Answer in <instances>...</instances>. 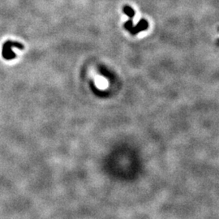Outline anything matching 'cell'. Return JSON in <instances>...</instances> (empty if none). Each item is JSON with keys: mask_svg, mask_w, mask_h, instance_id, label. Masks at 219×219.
I'll return each instance as SVG.
<instances>
[{"mask_svg": "<svg viewBox=\"0 0 219 219\" xmlns=\"http://www.w3.org/2000/svg\"><path fill=\"white\" fill-rule=\"evenodd\" d=\"M18 48L20 50L24 49V46L22 43L15 42L12 40H7V42L3 43L2 46V56L6 60H12L17 58V54L12 50V48Z\"/></svg>", "mask_w": 219, "mask_h": 219, "instance_id": "1", "label": "cell"}, {"mask_svg": "<svg viewBox=\"0 0 219 219\" xmlns=\"http://www.w3.org/2000/svg\"><path fill=\"white\" fill-rule=\"evenodd\" d=\"M148 28H149V22L145 19H141L136 25L133 26V28L131 29L130 33L132 35L135 36L142 31L147 30Z\"/></svg>", "mask_w": 219, "mask_h": 219, "instance_id": "2", "label": "cell"}, {"mask_svg": "<svg viewBox=\"0 0 219 219\" xmlns=\"http://www.w3.org/2000/svg\"><path fill=\"white\" fill-rule=\"evenodd\" d=\"M123 12L127 17H128L130 19H132L133 17H135V10L133 9L132 7L129 6V5H125L123 8Z\"/></svg>", "mask_w": 219, "mask_h": 219, "instance_id": "3", "label": "cell"}, {"mask_svg": "<svg viewBox=\"0 0 219 219\" xmlns=\"http://www.w3.org/2000/svg\"><path fill=\"white\" fill-rule=\"evenodd\" d=\"M133 21L132 20V19H129L128 21H126L124 24V28L126 29L127 31H129L130 32L131 29L133 28Z\"/></svg>", "mask_w": 219, "mask_h": 219, "instance_id": "4", "label": "cell"}, {"mask_svg": "<svg viewBox=\"0 0 219 219\" xmlns=\"http://www.w3.org/2000/svg\"><path fill=\"white\" fill-rule=\"evenodd\" d=\"M217 45L219 46V39L217 40Z\"/></svg>", "mask_w": 219, "mask_h": 219, "instance_id": "5", "label": "cell"}, {"mask_svg": "<svg viewBox=\"0 0 219 219\" xmlns=\"http://www.w3.org/2000/svg\"><path fill=\"white\" fill-rule=\"evenodd\" d=\"M217 30H218V32H219V27H218V28H217Z\"/></svg>", "mask_w": 219, "mask_h": 219, "instance_id": "6", "label": "cell"}]
</instances>
